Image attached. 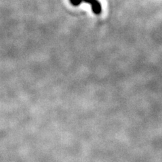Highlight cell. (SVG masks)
Returning a JSON list of instances; mask_svg holds the SVG:
<instances>
[{
    "instance_id": "1",
    "label": "cell",
    "mask_w": 162,
    "mask_h": 162,
    "mask_svg": "<svg viewBox=\"0 0 162 162\" xmlns=\"http://www.w3.org/2000/svg\"><path fill=\"white\" fill-rule=\"evenodd\" d=\"M82 2L89 4L91 5V9L94 14H100L102 12V5L98 0H82Z\"/></svg>"
},
{
    "instance_id": "2",
    "label": "cell",
    "mask_w": 162,
    "mask_h": 162,
    "mask_svg": "<svg viewBox=\"0 0 162 162\" xmlns=\"http://www.w3.org/2000/svg\"><path fill=\"white\" fill-rule=\"evenodd\" d=\"M70 2L73 5H79L81 4H82V0H70Z\"/></svg>"
}]
</instances>
